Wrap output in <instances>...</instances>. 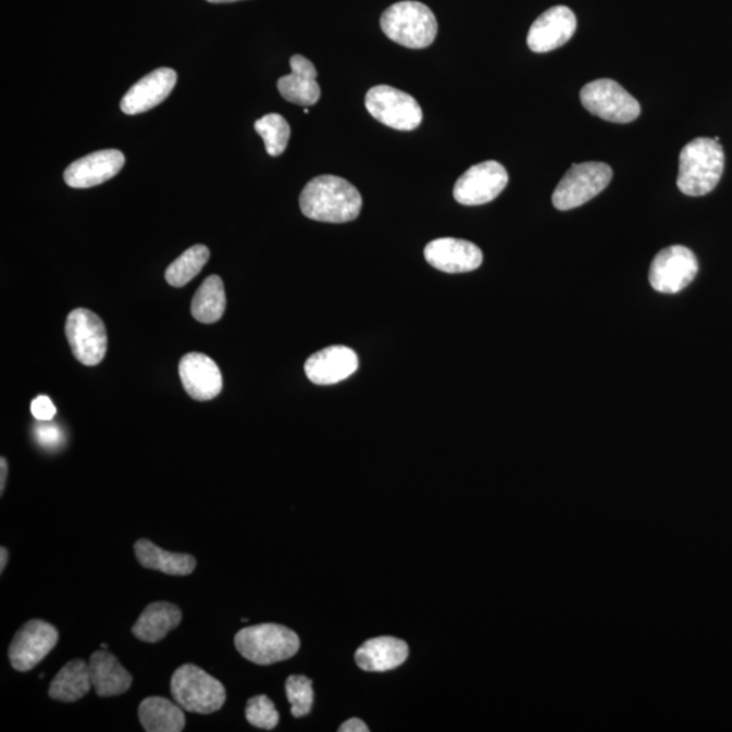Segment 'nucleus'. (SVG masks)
Here are the masks:
<instances>
[{"mask_svg": "<svg viewBox=\"0 0 732 732\" xmlns=\"http://www.w3.org/2000/svg\"><path fill=\"white\" fill-rule=\"evenodd\" d=\"M139 720L147 732H181L186 724L184 709L177 703L159 696L141 702Z\"/></svg>", "mask_w": 732, "mask_h": 732, "instance_id": "nucleus-25", "label": "nucleus"}, {"mask_svg": "<svg viewBox=\"0 0 732 732\" xmlns=\"http://www.w3.org/2000/svg\"><path fill=\"white\" fill-rule=\"evenodd\" d=\"M90 674L94 691L99 697L123 695L132 685V675L119 659L107 649H99L90 657Z\"/></svg>", "mask_w": 732, "mask_h": 732, "instance_id": "nucleus-21", "label": "nucleus"}, {"mask_svg": "<svg viewBox=\"0 0 732 732\" xmlns=\"http://www.w3.org/2000/svg\"><path fill=\"white\" fill-rule=\"evenodd\" d=\"M135 555L145 569L161 571L168 575H190L197 566L195 556L170 553L147 538H140L135 543Z\"/></svg>", "mask_w": 732, "mask_h": 732, "instance_id": "nucleus-23", "label": "nucleus"}, {"mask_svg": "<svg viewBox=\"0 0 732 732\" xmlns=\"http://www.w3.org/2000/svg\"><path fill=\"white\" fill-rule=\"evenodd\" d=\"M286 698L295 718L307 717L313 704L312 681L306 675H290L285 682Z\"/></svg>", "mask_w": 732, "mask_h": 732, "instance_id": "nucleus-29", "label": "nucleus"}, {"mask_svg": "<svg viewBox=\"0 0 732 732\" xmlns=\"http://www.w3.org/2000/svg\"><path fill=\"white\" fill-rule=\"evenodd\" d=\"M291 74L278 79V91L286 101L300 107H312L321 98V87L317 82V69L301 54L290 59Z\"/></svg>", "mask_w": 732, "mask_h": 732, "instance_id": "nucleus-19", "label": "nucleus"}, {"mask_svg": "<svg viewBox=\"0 0 732 732\" xmlns=\"http://www.w3.org/2000/svg\"><path fill=\"white\" fill-rule=\"evenodd\" d=\"M207 2H211V3H233V2H239V0H207Z\"/></svg>", "mask_w": 732, "mask_h": 732, "instance_id": "nucleus-36", "label": "nucleus"}, {"mask_svg": "<svg viewBox=\"0 0 732 732\" xmlns=\"http://www.w3.org/2000/svg\"><path fill=\"white\" fill-rule=\"evenodd\" d=\"M178 372L187 395L195 400H212L222 393V372L207 355H185L179 361Z\"/></svg>", "mask_w": 732, "mask_h": 732, "instance_id": "nucleus-16", "label": "nucleus"}, {"mask_svg": "<svg viewBox=\"0 0 732 732\" xmlns=\"http://www.w3.org/2000/svg\"><path fill=\"white\" fill-rule=\"evenodd\" d=\"M59 642V632L40 619L27 621L10 644L9 658L16 671L25 673L36 668Z\"/></svg>", "mask_w": 732, "mask_h": 732, "instance_id": "nucleus-11", "label": "nucleus"}, {"mask_svg": "<svg viewBox=\"0 0 732 732\" xmlns=\"http://www.w3.org/2000/svg\"><path fill=\"white\" fill-rule=\"evenodd\" d=\"M429 265L439 272L458 274L476 271L483 262V252L471 241L442 238L431 241L425 247Z\"/></svg>", "mask_w": 732, "mask_h": 732, "instance_id": "nucleus-14", "label": "nucleus"}, {"mask_svg": "<svg viewBox=\"0 0 732 732\" xmlns=\"http://www.w3.org/2000/svg\"><path fill=\"white\" fill-rule=\"evenodd\" d=\"M209 257H211V252H209L207 246L196 245L190 247L168 268V283L174 288H183L202 271Z\"/></svg>", "mask_w": 732, "mask_h": 732, "instance_id": "nucleus-27", "label": "nucleus"}, {"mask_svg": "<svg viewBox=\"0 0 732 732\" xmlns=\"http://www.w3.org/2000/svg\"><path fill=\"white\" fill-rule=\"evenodd\" d=\"M302 214L322 223L353 222L361 212L360 191L348 181L335 175H321L310 181L301 191Z\"/></svg>", "mask_w": 732, "mask_h": 732, "instance_id": "nucleus-1", "label": "nucleus"}, {"mask_svg": "<svg viewBox=\"0 0 732 732\" xmlns=\"http://www.w3.org/2000/svg\"><path fill=\"white\" fill-rule=\"evenodd\" d=\"M246 719L257 729L273 730L280 722V715L271 698L261 695L247 702Z\"/></svg>", "mask_w": 732, "mask_h": 732, "instance_id": "nucleus-30", "label": "nucleus"}, {"mask_svg": "<svg viewBox=\"0 0 732 732\" xmlns=\"http://www.w3.org/2000/svg\"><path fill=\"white\" fill-rule=\"evenodd\" d=\"M92 687L90 665L84 659L70 660L49 685V697L62 703H75L84 698Z\"/></svg>", "mask_w": 732, "mask_h": 732, "instance_id": "nucleus-24", "label": "nucleus"}, {"mask_svg": "<svg viewBox=\"0 0 732 732\" xmlns=\"http://www.w3.org/2000/svg\"><path fill=\"white\" fill-rule=\"evenodd\" d=\"M576 30V16L566 5H555L533 22L528 33V47L536 53H547L563 47Z\"/></svg>", "mask_w": 732, "mask_h": 732, "instance_id": "nucleus-13", "label": "nucleus"}, {"mask_svg": "<svg viewBox=\"0 0 732 732\" xmlns=\"http://www.w3.org/2000/svg\"><path fill=\"white\" fill-rule=\"evenodd\" d=\"M181 621H183V612L177 605L153 603L148 605L139 620L132 626V634L141 642L158 643L177 629Z\"/></svg>", "mask_w": 732, "mask_h": 732, "instance_id": "nucleus-22", "label": "nucleus"}, {"mask_svg": "<svg viewBox=\"0 0 732 732\" xmlns=\"http://www.w3.org/2000/svg\"><path fill=\"white\" fill-rule=\"evenodd\" d=\"M172 695L187 712L209 715L222 709L227 698L225 687L206 670L186 663L172 677Z\"/></svg>", "mask_w": 732, "mask_h": 732, "instance_id": "nucleus-5", "label": "nucleus"}, {"mask_svg": "<svg viewBox=\"0 0 732 732\" xmlns=\"http://www.w3.org/2000/svg\"><path fill=\"white\" fill-rule=\"evenodd\" d=\"M241 657L257 665H273L295 657L300 648L296 632L280 624L247 626L235 635Z\"/></svg>", "mask_w": 732, "mask_h": 732, "instance_id": "nucleus-4", "label": "nucleus"}, {"mask_svg": "<svg viewBox=\"0 0 732 732\" xmlns=\"http://www.w3.org/2000/svg\"><path fill=\"white\" fill-rule=\"evenodd\" d=\"M71 350L75 359L86 367H96L107 356L108 334L101 318L86 308L70 312L65 322Z\"/></svg>", "mask_w": 732, "mask_h": 732, "instance_id": "nucleus-9", "label": "nucleus"}, {"mask_svg": "<svg viewBox=\"0 0 732 732\" xmlns=\"http://www.w3.org/2000/svg\"><path fill=\"white\" fill-rule=\"evenodd\" d=\"M583 108L593 115L616 124H629L640 117V102L612 79H598L581 90Z\"/></svg>", "mask_w": 732, "mask_h": 732, "instance_id": "nucleus-7", "label": "nucleus"}, {"mask_svg": "<svg viewBox=\"0 0 732 732\" xmlns=\"http://www.w3.org/2000/svg\"><path fill=\"white\" fill-rule=\"evenodd\" d=\"M9 560V550L5 549L4 547L0 548V571H4L5 564H8Z\"/></svg>", "mask_w": 732, "mask_h": 732, "instance_id": "nucleus-35", "label": "nucleus"}, {"mask_svg": "<svg viewBox=\"0 0 732 732\" xmlns=\"http://www.w3.org/2000/svg\"><path fill=\"white\" fill-rule=\"evenodd\" d=\"M125 157L119 150H103L90 153L70 164L64 172V181L74 189H87L112 179L124 168Z\"/></svg>", "mask_w": 732, "mask_h": 732, "instance_id": "nucleus-15", "label": "nucleus"}, {"mask_svg": "<svg viewBox=\"0 0 732 732\" xmlns=\"http://www.w3.org/2000/svg\"><path fill=\"white\" fill-rule=\"evenodd\" d=\"M613 172L607 163L586 162L572 164L554 191L553 202L559 211H570L583 206L607 189Z\"/></svg>", "mask_w": 732, "mask_h": 732, "instance_id": "nucleus-6", "label": "nucleus"}, {"mask_svg": "<svg viewBox=\"0 0 732 732\" xmlns=\"http://www.w3.org/2000/svg\"><path fill=\"white\" fill-rule=\"evenodd\" d=\"M365 107L373 119L396 131H414L422 123V109L417 99L395 87H372L367 94Z\"/></svg>", "mask_w": 732, "mask_h": 732, "instance_id": "nucleus-8", "label": "nucleus"}, {"mask_svg": "<svg viewBox=\"0 0 732 732\" xmlns=\"http://www.w3.org/2000/svg\"><path fill=\"white\" fill-rule=\"evenodd\" d=\"M380 26L389 40L410 49L431 47L438 33L436 15L414 0L390 5L380 18Z\"/></svg>", "mask_w": 732, "mask_h": 732, "instance_id": "nucleus-3", "label": "nucleus"}, {"mask_svg": "<svg viewBox=\"0 0 732 732\" xmlns=\"http://www.w3.org/2000/svg\"><path fill=\"white\" fill-rule=\"evenodd\" d=\"M698 262L685 246H670L655 256L648 280L660 294H679L696 278Z\"/></svg>", "mask_w": 732, "mask_h": 732, "instance_id": "nucleus-10", "label": "nucleus"}, {"mask_svg": "<svg viewBox=\"0 0 732 732\" xmlns=\"http://www.w3.org/2000/svg\"><path fill=\"white\" fill-rule=\"evenodd\" d=\"M225 305L227 301L223 280L219 275H211L203 281L193 297L191 315L201 323H216L224 315Z\"/></svg>", "mask_w": 732, "mask_h": 732, "instance_id": "nucleus-26", "label": "nucleus"}, {"mask_svg": "<svg viewBox=\"0 0 732 732\" xmlns=\"http://www.w3.org/2000/svg\"><path fill=\"white\" fill-rule=\"evenodd\" d=\"M36 434L38 443H40L42 447L46 448L58 447L60 442H62V433H60L59 427L52 425V423L38 426Z\"/></svg>", "mask_w": 732, "mask_h": 732, "instance_id": "nucleus-32", "label": "nucleus"}, {"mask_svg": "<svg viewBox=\"0 0 732 732\" xmlns=\"http://www.w3.org/2000/svg\"><path fill=\"white\" fill-rule=\"evenodd\" d=\"M509 175L503 164L487 161L475 164L455 185V200L462 206H483L492 202L508 186Z\"/></svg>", "mask_w": 732, "mask_h": 732, "instance_id": "nucleus-12", "label": "nucleus"}, {"mask_svg": "<svg viewBox=\"0 0 732 732\" xmlns=\"http://www.w3.org/2000/svg\"><path fill=\"white\" fill-rule=\"evenodd\" d=\"M32 414L36 418L37 421L49 422L53 420V417L57 415V407L52 404V400L48 396H37L35 400L32 401L30 406Z\"/></svg>", "mask_w": 732, "mask_h": 732, "instance_id": "nucleus-31", "label": "nucleus"}, {"mask_svg": "<svg viewBox=\"0 0 732 732\" xmlns=\"http://www.w3.org/2000/svg\"><path fill=\"white\" fill-rule=\"evenodd\" d=\"M255 128L265 142L271 157H280L286 150L290 137V126L283 115L271 113L256 121Z\"/></svg>", "mask_w": 732, "mask_h": 732, "instance_id": "nucleus-28", "label": "nucleus"}, {"mask_svg": "<svg viewBox=\"0 0 732 732\" xmlns=\"http://www.w3.org/2000/svg\"><path fill=\"white\" fill-rule=\"evenodd\" d=\"M723 170L722 145L708 137H698L682 148L677 185L686 196H706L718 186Z\"/></svg>", "mask_w": 732, "mask_h": 732, "instance_id": "nucleus-2", "label": "nucleus"}, {"mask_svg": "<svg viewBox=\"0 0 732 732\" xmlns=\"http://www.w3.org/2000/svg\"><path fill=\"white\" fill-rule=\"evenodd\" d=\"M340 732H368V725L361 719H349L339 728Z\"/></svg>", "mask_w": 732, "mask_h": 732, "instance_id": "nucleus-33", "label": "nucleus"}, {"mask_svg": "<svg viewBox=\"0 0 732 732\" xmlns=\"http://www.w3.org/2000/svg\"><path fill=\"white\" fill-rule=\"evenodd\" d=\"M409 658V646L405 641L393 636H380L368 641L357 649L356 662L359 668L374 673L399 668Z\"/></svg>", "mask_w": 732, "mask_h": 732, "instance_id": "nucleus-20", "label": "nucleus"}, {"mask_svg": "<svg viewBox=\"0 0 732 732\" xmlns=\"http://www.w3.org/2000/svg\"><path fill=\"white\" fill-rule=\"evenodd\" d=\"M359 369V357L346 346H330L307 360L305 371L310 382L317 385H333L344 382Z\"/></svg>", "mask_w": 732, "mask_h": 732, "instance_id": "nucleus-18", "label": "nucleus"}, {"mask_svg": "<svg viewBox=\"0 0 732 732\" xmlns=\"http://www.w3.org/2000/svg\"><path fill=\"white\" fill-rule=\"evenodd\" d=\"M177 84V73L172 69H158L145 78L136 82L121 101L125 114L135 115L148 112L162 103L172 94Z\"/></svg>", "mask_w": 732, "mask_h": 732, "instance_id": "nucleus-17", "label": "nucleus"}, {"mask_svg": "<svg viewBox=\"0 0 732 732\" xmlns=\"http://www.w3.org/2000/svg\"><path fill=\"white\" fill-rule=\"evenodd\" d=\"M0 470H2V476H0V494H3L5 479H8V461H5L4 458L0 459Z\"/></svg>", "mask_w": 732, "mask_h": 732, "instance_id": "nucleus-34", "label": "nucleus"}]
</instances>
